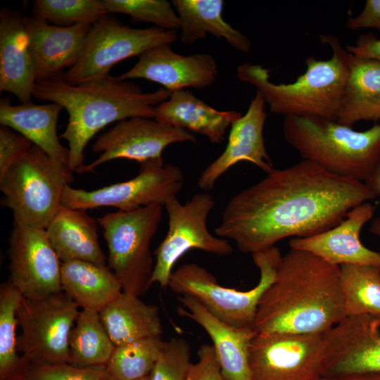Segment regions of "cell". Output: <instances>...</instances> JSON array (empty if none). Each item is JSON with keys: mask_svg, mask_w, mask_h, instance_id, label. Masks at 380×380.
Masks as SVG:
<instances>
[{"mask_svg": "<svg viewBox=\"0 0 380 380\" xmlns=\"http://www.w3.org/2000/svg\"><path fill=\"white\" fill-rule=\"evenodd\" d=\"M375 198L364 182L302 160L273 168L234 196L215 232L234 241L241 252L253 254L287 237H310L330 229L351 209Z\"/></svg>", "mask_w": 380, "mask_h": 380, "instance_id": "obj_1", "label": "cell"}, {"mask_svg": "<svg viewBox=\"0 0 380 380\" xmlns=\"http://www.w3.org/2000/svg\"><path fill=\"white\" fill-rule=\"evenodd\" d=\"M346 316L340 266L291 249L260 300L253 329L256 333H324Z\"/></svg>", "mask_w": 380, "mask_h": 380, "instance_id": "obj_2", "label": "cell"}, {"mask_svg": "<svg viewBox=\"0 0 380 380\" xmlns=\"http://www.w3.org/2000/svg\"><path fill=\"white\" fill-rule=\"evenodd\" d=\"M63 74L35 83L32 95L57 103L68 112V122L61 138L68 144V165L72 172L84 164V148L100 130L132 118L154 119L156 107L170 95L163 87L144 92L139 85L110 75L72 85Z\"/></svg>", "mask_w": 380, "mask_h": 380, "instance_id": "obj_3", "label": "cell"}, {"mask_svg": "<svg viewBox=\"0 0 380 380\" xmlns=\"http://www.w3.org/2000/svg\"><path fill=\"white\" fill-rule=\"evenodd\" d=\"M319 39L331 48V57L327 60L308 57L305 72L291 83L274 84L269 70L250 63L238 66L237 77L253 85L273 113L336 121L352 54L343 48L336 36L320 35Z\"/></svg>", "mask_w": 380, "mask_h": 380, "instance_id": "obj_4", "label": "cell"}, {"mask_svg": "<svg viewBox=\"0 0 380 380\" xmlns=\"http://www.w3.org/2000/svg\"><path fill=\"white\" fill-rule=\"evenodd\" d=\"M286 141L303 160L364 182L380 160V124L365 131L319 117H284Z\"/></svg>", "mask_w": 380, "mask_h": 380, "instance_id": "obj_5", "label": "cell"}, {"mask_svg": "<svg viewBox=\"0 0 380 380\" xmlns=\"http://www.w3.org/2000/svg\"><path fill=\"white\" fill-rule=\"evenodd\" d=\"M251 255L260 277L250 290L221 286L213 274L196 263L184 264L173 271L167 287L179 296L196 299L213 316L230 326L253 328L260 300L274 281L283 256L276 246Z\"/></svg>", "mask_w": 380, "mask_h": 380, "instance_id": "obj_6", "label": "cell"}, {"mask_svg": "<svg viewBox=\"0 0 380 380\" xmlns=\"http://www.w3.org/2000/svg\"><path fill=\"white\" fill-rule=\"evenodd\" d=\"M72 180L68 167L33 145L0 177L2 205L12 211L13 222L46 229L62 205L65 186Z\"/></svg>", "mask_w": 380, "mask_h": 380, "instance_id": "obj_7", "label": "cell"}, {"mask_svg": "<svg viewBox=\"0 0 380 380\" xmlns=\"http://www.w3.org/2000/svg\"><path fill=\"white\" fill-rule=\"evenodd\" d=\"M163 210V205H151L134 210H118L97 220L107 243L108 267L120 280L125 293L139 297L152 285L154 265L151 242Z\"/></svg>", "mask_w": 380, "mask_h": 380, "instance_id": "obj_8", "label": "cell"}, {"mask_svg": "<svg viewBox=\"0 0 380 380\" xmlns=\"http://www.w3.org/2000/svg\"><path fill=\"white\" fill-rule=\"evenodd\" d=\"M177 39V31L157 27L132 28L108 14L92 25L76 64L63 74L64 80L76 85L110 75L118 63L140 56L148 49Z\"/></svg>", "mask_w": 380, "mask_h": 380, "instance_id": "obj_9", "label": "cell"}, {"mask_svg": "<svg viewBox=\"0 0 380 380\" xmlns=\"http://www.w3.org/2000/svg\"><path fill=\"white\" fill-rule=\"evenodd\" d=\"M63 291L38 299L23 298L17 318V348L25 362H68V341L80 310Z\"/></svg>", "mask_w": 380, "mask_h": 380, "instance_id": "obj_10", "label": "cell"}, {"mask_svg": "<svg viewBox=\"0 0 380 380\" xmlns=\"http://www.w3.org/2000/svg\"><path fill=\"white\" fill-rule=\"evenodd\" d=\"M184 176L179 166L155 158L141 163L134 178L92 191L66 184L62 205L80 210L114 207L122 211L165 205L181 191Z\"/></svg>", "mask_w": 380, "mask_h": 380, "instance_id": "obj_11", "label": "cell"}, {"mask_svg": "<svg viewBox=\"0 0 380 380\" xmlns=\"http://www.w3.org/2000/svg\"><path fill=\"white\" fill-rule=\"evenodd\" d=\"M214 206L213 197L204 193L194 195L185 204L174 197L165 205L168 231L154 252L152 284L167 287L175 263L191 249L222 256L232 253L233 248L226 239L216 237L208 229L207 220Z\"/></svg>", "mask_w": 380, "mask_h": 380, "instance_id": "obj_12", "label": "cell"}, {"mask_svg": "<svg viewBox=\"0 0 380 380\" xmlns=\"http://www.w3.org/2000/svg\"><path fill=\"white\" fill-rule=\"evenodd\" d=\"M324 333H257L249 348L251 380H318Z\"/></svg>", "mask_w": 380, "mask_h": 380, "instance_id": "obj_13", "label": "cell"}, {"mask_svg": "<svg viewBox=\"0 0 380 380\" xmlns=\"http://www.w3.org/2000/svg\"><path fill=\"white\" fill-rule=\"evenodd\" d=\"M7 253L9 281L24 298L38 299L62 291V262L45 229L13 222Z\"/></svg>", "mask_w": 380, "mask_h": 380, "instance_id": "obj_14", "label": "cell"}, {"mask_svg": "<svg viewBox=\"0 0 380 380\" xmlns=\"http://www.w3.org/2000/svg\"><path fill=\"white\" fill-rule=\"evenodd\" d=\"M191 132L156 119L132 118L118 122L102 134L91 146L100 155L89 164H84L76 172H94L101 165L114 159L125 158L139 162L162 158L168 146L182 142H196Z\"/></svg>", "mask_w": 380, "mask_h": 380, "instance_id": "obj_15", "label": "cell"}, {"mask_svg": "<svg viewBox=\"0 0 380 380\" xmlns=\"http://www.w3.org/2000/svg\"><path fill=\"white\" fill-rule=\"evenodd\" d=\"M324 342L322 377L380 373V315L346 316Z\"/></svg>", "mask_w": 380, "mask_h": 380, "instance_id": "obj_16", "label": "cell"}, {"mask_svg": "<svg viewBox=\"0 0 380 380\" xmlns=\"http://www.w3.org/2000/svg\"><path fill=\"white\" fill-rule=\"evenodd\" d=\"M218 73L214 58L208 53L180 55L164 44L139 57L129 70L117 76L120 80L145 79L158 83L170 93L188 87L202 89L213 84Z\"/></svg>", "mask_w": 380, "mask_h": 380, "instance_id": "obj_17", "label": "cell"}, {"mask_svg": "<svg viewBox=\"0 0 380 380\" xmlns=\"http://www.w3.org/2000/svg\"><path fill=\"white\" fill-rule=\"evenodd\" d=\"M265 104L256 91L246 113L232 123L224 151L200 175L198 185L201 189H212L217 179L239 162L251 163L266 173L273 169L263 137Z\"/></svg>", "mask_w": 380, "mask_h": 380, "instance_id": "obj_18", "label": "cell"}, {"mask_svg": "<svg viewBox=\"0 0 380 380\" xmlns=\"http://www.w3.org/2000/svg\"><path fill=\"white\" fill-rule=\"evenodd\" d=\"M369 202L362 203L347 214L338 225L320 234L305 238H292L291 249L310 252L329 264L368 265L380 267V253L367 248L360 232L374 213Z\"/></svg>", "mask_w": 380, "mask_h": 380, "instance_id": "obj_19", "label": "cell"}, {"mask_svg": "<svg viewBox=\"0 0 380 380\" xmlns=\"http://www.w3.org/2000/svg\"><path fill=\"white\" fill-rule=\"evenodd\" d=\"M35 83L57 76L79 60L92 25H50L39 18L25 17Z\"/></svg>", "mask_w": 380, "mask_h": 380, "instance_id": "obj_20", "label": "cell"}, {"mask_svg": "<svg viewBox=\"0 0 380 380\" xmlns=\"http://www.w3.org/2000/svg\"><path fill=\"white\" fill-rule=\"evenodd\" d=\"M177 312L196 322L213 341L217 360L225 380H251L249 348L256 332L253 327L230 326L213 316L196 299L179 296Z\"/></svg>", "mask_w": 380, "mask_h": 380, "instance_id": "obj_21", "label": "cell"}, {"mask_svg": "<svg viewBox=\"0 0 380 380\" xmlns=\"http://www.w3.org/2000/svg\"><path fill=\"white\" fill-rule=\"evenodd\" d=\"M35 84L25 17L10 8L0 11V91L20 103L32 102Z\"/></svg>", "mask_w": 380, "mask_h": 380, "instance_id": "obj_22", "label": "cell"}, {"mask_svg": "<svg viewBox=\"0 0 380 380\" xmlns=\"http://www.w3.org/2000/svg\"><path fill=\"white\" fill-rule=\"evenodd\" d=\"M235 110H218L188 90L170 93L169 98L155 108L156 120L206 137L220 144L232 123L241 117Z\"/></svg>", "mask_w": 380, "mask_h": 380, "instance_id": "obj_23", "label": "cell"}, {"mask_svg": "<svg viewBox=\"0 0 380 380\" xmlns=\"http://www.w3.org/2000/svg\"><path fill=\"white\" fill-rule=\"evenodd\" d=\"M63 109L61 105L54 102L12 106L1 99L0 123L19 132L55 163L68 168L69 150L61 144L57 134V122Z\"/></svg>", "mask_w": 380, "mask_h": 380, "instance_id": "obj_24", "label": "cell"}, {"mask_svg": "<svg viewBox=\"0 0 380 380\" xmlns=\"http://www.w3.org/2000/svg\"><path fill=\"white\" fill-rule=\"evenodd\" d=\"M97 224L85 210L60 207L45 229L61 262L78 260L106 265L107 258L99 242Z\"/></svg>", "mask_w": 380, "mask_h": 380, "instance_id": "obj_25", "label": "cell"}, {"mask_svg": "<svg viewBox=\"0 0 380 380\" xmlns=\"http://www.w3.org/2000/svg\"><path fill=\"white\" fill-rule=\"evenodd\" d=\"M380 120V61L352 55L336 122Z\"/></svg>", "mask_w": 380, "mask_h": 380, "instance_id": "obj_26", "label": "cell"}, {"mask_svg": "<svg viewBox=\"0 0 380 380\" xmlns=\"http://www.w3.org/2000/svg\"><path fill=\"white\" fill-rule=\"evenodd\" d=\"M101 321L115 346L149 337L161 336L163 327L156 305L122 292L99 311Z\"/></svg>", "mask_w": 380, "mask_h": 380, "instance_id": "obj_27", "label": "cell"}, {"mask_svg": "<svg viewBox=\"0 0 380 380\" xmlns=\"http://www.w3.org/2000/svg\"><path fill=\"white\" fill-rule=\"evenodd\" d=\"M172 4L179 19L182 44H192L210 34L224 39L241 52L247 53L250 50V39L223 18L224 1L173 0Z\"/></svg>", "mask_w": 380, "mask_h": 380, "instance_id": "obj_28", "label": "cell"}, {"mask_svg": "<svg viewBox=\"0 0 380 380\" xmlns=\"http://www.w3.org/2000/svg\"><path fill=\"white\" fill-rule=\"evenodd\" d=\"M61 282L62 291L79 308L99 312L123 291L108 267L83 260L62 262Z\"/></svg>", "mask_w": 380, "mask_h": 380, "instance_id": "obj_29", "label": "cell"}, {"mask_svg": "<svg viewBox=\"0 0 380 380\" xmlns=\"http://www.w3.org/2000/svg\"><path fill=\"white\" fill-rule=\"evenodd\" d=\"M115 346L99 311L80 310L68 341V363L80 367L106 365Z\"/></svg>", "mask_w": 380, "mask_h": 380, "instance_id": "obj_30", "label": "cell"}, {"mask_svg": "<svg viewBox=\"0 0 380 380\" xmlns=\"http://www.w3.org/2000/svg\"><path fill=\"white\" fill-rule=\"evenodd\" d=\"M340 285L346 316L380 315V267L341 265Z\"/></svg>", "mask_w": 380, "mask_h": 380, "instance_id": "obj_31", "label": "cell"}, {"mask_svg": "<svg viewBox=\"0 0 380 380\" xmlns=\"http://www.w3.org/2000/svg\"><path fill=\"white\" fill-rule=\"evenodd\" d=\"M23 298L8 280L0 286V379L18 380L27 365L17 348V309Z\"/></svg>", "mask_w": 380, "mask_h": 380, "instance_id": "obj_32", "label": "cell"}, {"mask_svg": "<svg viewBox=\"0 0 380 380\" xmlns=\"http://www.w3.org/2000/svg\"><path fill=\"white\" fill-rule=\"evenodd\" d=\"M165 341L161 336L149 337L115 346L106 364L114 380H139L151 374Z\"/></svg>", "mask_w": 380, "mask_h": 380, "instance_id": "obj_33", "label": "cell"}, {"mask_svg": "<svg viewBox=\"0 0 380 380\" xmlns=\"http://www.w3.org/2000/svg\"><path fill=\"white\" fill-rule=\"evenodd\" d=\"M33 16L61 27L93 25L108 14L102 0H35Z\"/></svg>", "mask_w": 380, "mask_h": 380, "instance_id": "obj_34", "label": "cell"}, {"mask_svg": "<svg viewBox=\"0 0 380 380\" xmlns=\"http://www.w3.org/2000/svg\"><path fill=\"white\" fill-rule=\"evenodd\" d=\"M107 13L128 15L131 22L148 23L156 27L177 31L179 19L172 3L165 0H102Z\"/></svg>", "mask_w": 380, "mask_h": 380, "instance_id": "obj_35", "label": "cell"}, {"mask_svg": "<svg viewBox=\"0 0 380 380\" xmlns=\"http://www.w3.org/2000/svg\"><path fill=\"white\" fill-rule=\"evenodd\" d=\"M18 380H114L106 365L80 367L68 362L28 364Z\"/></svg>", "mask_w": 380, "mask_h": 380, "instance_id": "obj_36", "label": "cell"}, {"mask_svg": "<svg viewBox=\"0 0 380 380\" xmlns=\"http://www.w3.org/2000/svg\"><path fill=\"white\" fill-rule=\"evenodd\" d=\"M191 362V348L182 337L165 341L148 380H186Z\"/></svg>", "mask_w": 380, "mask_h": 380, "instance_id": "obj_37", "label": "cell"}, {"mask_svg": "<svg viewBox=\"0 0 380 380\" xmlns=\"http://www.w3.org/2000/svg\"><path fill=\"white\" fill-rule=\"evenodd\" d=\"M27 138L13 129L0 127V177L33 146Z\"/></svg>", "mask_w": 380, "mask_h": 380, "instance_id": "obj_38", "label": "cell"}, {"mask_svg": "<svg viewBox=\"0 0 380 380\" xmlns=\"http://www.w3.org/2000/svg\"><path fill=\"white\" fill-rule=\"evenodd\" d=\"M198 357L197 362L191 363L186 380H225L212 345H201Z\"/></svg>", "mask_w": 380, "mask_h": 380, "instance_id": "obj_39", "label": "cell"}, {"mask_svg": "<svg viewBox=\"0 0 380 380\" xmlns=\"http://www.w3.org/2000/svg\"><path fill=\"white\" fill-rule=\"evenodd\" d=\"M346 26L350 30L373 28L380 32V0H367L362 12L355 17H350Z\"/></svg>", "mask_w": 380, "mask_h": 380, "instance_id": "obj_40", "label": "cell"}, {"mask_svg": "<svg viewBox=\"0 0 380 380\" xmlns=\"http://www.w3.org/2000/svg\"><path fill=\"white\" fill-rule=\"evenodd\" d=\"M346 49L353 56L380 61V39L372 33L359 36L355 45H348Z\"/></svg>", "mask_w": 380, "mask_h": 380, "instance_id": "obj_41", "label": "cell"}, {"mask_svg": "<svg viewBox=\"0 0 380 380\" xmlns=\"http://www.w3.org/2000/svg\"><path fill=\"white\" fill-rule=\"evenodd\" d=\"M364 183L376 197L380 196V160ZM369 231L380 238V217H376L371 222Z\"/></svg>", "mask_w": 380, "mask_h": 380, "instance_id": "obj_42", "label": "cell"}, {"mask_svg": "<svg viewBox=\"0 0 380 380\" xmlns=\"http://www.w3.org/2000/svg\"><path fill=\"white\" fill-rule=\"evenodd\" d=\"M318 380H380V373H365L338 376H324Z\"/></svg>", "mask_w": 380, "mask_h": 380, "instance_id": "obj_43", "label": "cell"}, {"mask_svg": "<svg viewBox=\"0 0 380 380\" xmlns=\"http://www.w3.org/2000/svg\"><path fill=\"white\" fill-rule=\"evenodd\" d=\"M139 380H148V376H146L145 378H143V379H139Z\"/></svg>", "mask_w": 380, "mask_h": 380, "instance_id": "obj_44", "label": "cell"}]
</instances>
